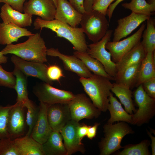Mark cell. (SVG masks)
Listing matches in <instances>:
<instances>
[{"mask_svg":"<svg viewBox=\"0 0 155 155\" xmlns=\"http://www.w3.org/2000/svg\"><path fill=\"white\" fill-rule=\"evenodd\" d=\"M32 33L27 29L19 27L13 24L0 23V44L8 45L17 42L23 36H29Z\"/></svg>","mask_w":155,"mask_h":155,"instance_id":"cell-21","label":"cell"},{"mask_svg":"<svg viewBox=\"0 0 155 155\" xmlns=\"http://www.w3.org/2000/svg\"><path fill=\"white\" fill-rule=\"evenodd\" d=\"M33 25L34 29L36 30L44 28L51 30L56 34L57 36L64 38L69 41L75 51H87L88 45L85 34L81 28L72 27L56 19L46 21L40 17L35 19Z\"/></svg>","mask_w":155,"mask_h":155,"instance_id":"cell-2","label":"cell"},{"mask_svg":"<svg viewBox=\"0 0 155 155\" xmlns=\"http://www.w3.org/2000/svg\"><path fill=\"white\" fill-rule=\"evenodd\" d=\"M150 142L145 140L135 144H128L123 147L121 151L116 153L117 155H150L148 147Z\"/></svg>","mask_w":155,"mask_h":155,"instance_id":"cell-33","label":"cell"},{"mask_svg":"<svg viewBox=\"0 0 155 155\" xmlns=\"http://www.w3.org/2000/svg\"><path fill=\"white\" fill-rule=\"evenodd\" d=\"M16 79L13 72L5 70L0 65V86L14 89Z\"/></svg>","mask_w":155,"mask_h":155,"instance_id":"cell-37","label":"cell"},{"mask_svg":"<svg viewBox=\"0 0 155 155\" xmlns=\"http://www.w3.org/2000/svg\"><path fill=\"white\" fill-rule=\"evenodd\" d=\"M150 16L131 12L129 15L119 19L118 25L113 33V41H119L125 37Z\"/></svg>","mask_w":155,"mask_h":155,"instance_id":"cell-14","label":"cell"},{"mask_svg":"<svg viewBox=\"0 0 155 155\" xmlns=\"http://www.w3.org/2000/svg\"><path fill=\"white\" fill-rule=\"evenodd\" d=\"M113 32L112 30H108L100 40L88 45L87 52L100 62L107 73L115 79L117 73L116 65L112 61L110 53L105 48L106 43L110 41Z\"/></svg>","mask_w":155,"mask_h":155,"instance_id":"cell-8","label":"cell"},{"mask_svg":"<svg viewBox=\"0 0 155 155\" xmlns=\"http://www.w3.org/2000/svg\"><path fill=\"white\" fill-rule=\"evenodd\" d=\"M59 132L53 131L42 144L45 155H66L67 151Z\"/></svg>","mask_w":155,"mask_h":155,"instance_id":"cell-25","label":"cell"},{"mask_svg":"<svg viewBox=\"0 0 155 155\" xmlns=\"http://www.w3.org/2000/svg\"><path fill=\"white\" fill-rule=\"evenodd\" d=\"M116 0H94L92 9L106 15L107 10L111 3Z\"/></svg>","mask_w":155,"mask_h":155,"instance_id":"cell-39","label":"cell"},{"mask_svg":"<svg viewBox=\"0 0 155 155\" xmlns=\"http://www.w3.org/2000/svg\"><path fill=\"white\" fill-rule=\"evenodd\" d=\"M13 141L19 155H45L42 144L31 136L26 135Z\"/></svg>","mask_w":155,"mask_h":155,"instance_id":"cell-23","label":"cell"},{"mask_svg":"<svg viewBox=\"0 0 155 155\" xmlns=\"http://www.w3.org/2000/svg\"><path fill=\"white\" fill-rule=\"evenodd\" d=\"M28 0H0V3H3L11 7L14 9L22 12L23 11L25 2Z\"/></svg>","mask_w":155,"mask_h":155,"instance_id":"cell-41","label":"cell"},{"mask_svg":"<svg viewBox=\"0 0 155 155\" xmlns=\"http://www.w3.org/2000/svg\"><path fill=\"white\" fill-rule=\"evenodd\" d=\"M53 1L54 2V3L56 7H57V0H53Z\"/></svg>","mask_w":155,"mask_h":155,"instance_id":"cell-49","label":"cell"},{"mask_svg":"<svg viewBox=\"0 0 155 155\" xmlns=\"http://www.w3.org/2000/svg\"><path fill=\"white\" fill-rule=\"evenodd\" d=\"M47 56L58 57L62 62L64 69L77 75L80 78H88L93 74L79 59L74 55H67L60 52L58 49H47Z\"/></svg>","mask_w":155,"mask_h":155,"instance_id":"cell-12","label":"cell"},{"mask_svg":"<svg viewBox=\"0 0 155 155\" xmlns=\"http://www.w3.org/2000/svg\"><path fill=\"white\" fill-rule=\"evenodd\" d=\"M126 122L121 121L113 124L107 123L103 126L104 137L99 143L100 155H109L123 148L121 143L127 135L134 131Z\"/></svg>","mask_w":155,"mask_h":155,"instance_id":"cell-4","label":"cell"},{"mask_svg":"<svg viewBox=\"0 0 155 155\" xmlns=\"http://www.w3.org/2000/svg\"><path fill=\"white\" fill-rule=\"evenodd\" d=\"M155 77V51L147 53L141 61L135 86L137 87L145 81Z\"/></svg>","mask_w":155,"mask_h":155,"instance_id":"cell-27","label":"cell"},{"mask_svg":"<svg viewBox=\"0 0 155 155\" xmlns=\"http://www.w3.org/2000/svg\"><path fill=\"white\" fill-rule=\"evenodd\" d=\"M47 49L44 40L37 33L23 42L6 45L1 51L4 55L12 54L27 61L45 63Z\"/></svg>","mask_w":155,"mask_h":155,"instance_id":"cell-1","label":"cell"},{"mask_svg":"<svg viewBox=\"0 0 155 155\" xmlns=\"http://www.w3.org/2000/svg\"><path fill=\"white\" fill-rule=\"evenodd\" d=\"M49 105L40 102L38 118L30 135L33 138L42 144L46 142L53 131L49 124L47 115Z\"/></svg>","mask_w":155,"mask_h":155,"instance_id":"cell-18","label":"cell"},{"mask_svg":"<svg viewBox=\"0 0 155 155\" xmlns=\"http://www.w3.org/2000/svg\"><path fill=\"white\" fill-rule=\"evenodd\" d=\"M73 54L82 61L86 68L93 74L104 77L110 80H114L113 78L107 73L100 62L91 57L87 52L75 51Z\"/></svg>","mask_w":155,"mask_h":155,"instance_id":"cell-26","label":"cell"},{"mask_svg":"<svg viewBox=\"0 0 155 155\" xmlns=\"http://www.w3.org/2000/svg\"><path fill=\"white\" fill-rule=\"evenodd\" d=\"M108 99L107 110L109 111L110 117L107 123L113 124L116 121H123L131 124L132 115L129 114L123 109L121 103L111 92Z\"/></svg>","mask_w":155,"mask_h":155,"instance_id":"cell-24","label":"cell"},{"mask_svg":"<svg viewBox=\"0 0 155 155\" xmlns=\"http://www.w3.org/2000/svg\"><path fill=\"white\" fill-rule=\"evenodd\" d=\"M141 62L131 65L125 69L115 78L116 83L130 88L135 84Z\"/></svg>","mask_w":155,"mask_h":155,"instance_id":"cell-31","label":"cell"},{"mask_svg":"<svg viewBox=\"0 0 155 155\" xmlns=\"http://www.w3.org/2000/svg\"><path fill=\"white\" fill-rule=\"evenodd\" d=\"M0 155H19L13 140L10 138L0 139Z\"/></svg>","mask_w":155,"mask_h":155,"instance_id":"cell-36","label":"cell"},{"mask_svg":"<svg viewBox=\"0 0 155 155\" xmlns=\"http://www.w3.org/2000/svg\"><path fill=\"white\" fill-rule=\"evenodd\" d=\"M100 123H96L93 126H89L86 136L90 139L92 140L96 136L97 129Z\"/></svg>","mask_w":155,"mask_h":155,"instance_id":"cell-44","label":"cell"},{"mask_svg":"<svg viewBox=\"0 0 155 155\" xmlns=\"http://www.w3.org/2000/svg\"><path fill=\"white\" fill-rule=\"evenodd\" d=\"M0 17L3 23L13 24L23 28L30 26L32 23V15L21 12L4 4L1 7Z\"/></svg>","mask_w":155,"mask_h":155,"instance_id":"cell-20","label":"cell"},{"mask_svg":"<svg viewBox=\"0 0 155 155\" xmlns=\"http://www.w3.org/2000/svg\"><path fill=\"white\" fill-rule=\"evenodd\" d=\"M13 105H0V139L10 138L7 129L8 119L9 111Z\"/></svg>","mask_w":155,"mask_h":155,"instance_id":"cell-35","label":"cell"},{"mask_svg":"<svg viewBox=\"0 0 155 155\" xmlns=\"http://www.w3.org/2000/svg\"><path fill=\"white\" fill-rule=\"evenodd\" d=\"M68 104L71 120L77 122L84 119L96 118L101 112L90 99L83 93L75 94L74 98Z\"/></svg>","mask_w":155,"mask_h":155,"instance_id":"cell-9","label":"cell"},{"mask_svg":"<svg viewBox=\"0 0 155 155\" xmlns=\"http://www.w3.org/2000/svg\"><path fill=\"white\" fill-rule=\"evenodd\" d=\"M89 126L85 123H80L78 126L76 130L78 137L80 141H82V139L86 136Z\"/></svg>","mask_w":155,"mask_h":155,"instance_id":"cell-42","label":"cell"},{"mask_svg":"<svg viewBox=\"0 0 155 155\" xmlns=\"http://www.w3.org/2000/svg\"><path fill=\"white\" fill-rule=\"evenodd\" d=\"M146 24L144 22L140 28L131 36L121 40L108 42L105 46L111 54L112 61L115 63L119 62L129 51L140 41Z\"/></svg>","mask_w":155,"mask_h":155,"instance_id":"cell-10","label":"cell"},{"mask_svg":"<svg viewBox=\"0 0 155 155\" xmlns=\"http://www.w3.org/2000/svg\"><path fill=\"white\" fill-rule=\"evenodd\" d=\"M11 61L27 77H34L50 85L53 84V82L47 76L48 66L44 63L27 61L13 55L11 57Z\"/></svg>","mask_w":155,"mask_h":155,"instance_id":"cell-11","label":"cell"},{"mask_svg":"<svg viewBox=\"0 0 155 155\" xmlns=\"http://www.w3.org/2000/svg\"><path fill=\"white\" fill-rule=\"evenodd\" d=\"M49 124L53 131L60 132L71 120L68 103L49 105L47 111Z\"/></svg>","mask_w":155,"mask_h":155,"instance_id":"cell-13","label":"cell"},{"mask_svg":"<svg viewBox=\"0 0 155 155\" xmlns=\"http://www.w3.org/2000/svg\"><path fill=\"white\" fill-rule=\"evenodd\" d=\"M13 72L16 79L14 89L17 94L16 102L25 108V106L31 101L28 97L27 77L15 66Z\"/></svg>","mask_w":155,"mask_h":155,"instance_id":"cell-28","label":"cell"},{"mask_svg":"<svg viewBox=\"0 0 155 155\" xmlns=\"http://www.w3.org/2000/svg\"><path fill=\"white\" fill-rule=\"evenodd\" d=\"M73 7L80 13L82 14L85 12L84 8V0H69Z\"/></svg>","mask_w":155,"mask_h":155,"instance_id":"cell-43","label":"cell"},{"mask_svg":"<svg viewBox=\"0 0 155 155\" xmlns=\"http://www.w3.org/2000/svg\"><path fill=\"white\" fill-rule=\"evenodd\" d=\"M135 101L138 108L132 115L131 124L139 126L148 123L155 114V99L149 96L142 84L134 93Z\"/></svg>","mask_w":155,"mask_h":155,"instance_id":"cell-6","label":"cell"},{"mask_svg":"<svg viewBox=\"0 0 155 155\" xmlns=\"http://www.w3.org/2000/svg\"><path fill=\"white\" fill-rule=\"evenodd\" d=\"M112 91L119 99L121 103L124 106L125 111L129 114L132 115L136 110L132 99V92L130 88L116 82L113 84Z\"/></svg>","mask_w":155,"mask_h":155,"instance_id":"cell-29","label":"cell"},{"mask_svg":"<svg viewBox=\"0 0 155 155\" xmlns=\"http://www.w3.org/2000/svg\"><path fill=\"white\" fill-rule=\"evenodd\" d=\"M32 92L40 102L49 105L69 103L75 96L71 92L55 88L43 82L34 86Z\"/></svg>","mask_w":155,"mask_h":155,"instance_id":"cell-7","label":"cell"},{"mask_svg":"<svg viewBox=\"0 0 155 155\" xmlns=\"http://www.w3.org/2000/svg\"><path fill=\"white\" fill-rule=\"evenodd\" d=\"M22 105L16 102L9 114L7 129L9 138L12 140L22 137L24 133L25 121Z\"/></svg>","mask_w":155,"mask_h":155,"instance_id":"cell-17","label":"cell"},{"mask_svg":"<svg viewBox=\"0 0 155 155\" xmlns=\"http://www.w3.org/2000/svg\"><path fill=\"white\" fill-rule=\"evenodd\" d=\"M146 21L147 27L143 32L141 42L147 53L155 51V24L153 18L150 17Z\"/></svg>","mask_w":155,"mask_h":155,"instance_id":"cell-32","label":"cell"},{"mask_svg":"<svg viewBox=\"0 0 155 155\" xmlns=\"http://www.w3.org/2000/svg\"><path fill=\"white\" fill-rule=\"evenodd\" d=\"M143 88L149 96L155 99V77L151 78L142 84Z\"/></svg>","mask_w":155,"mask_h":155,"instance_id":"cell-40","label":"cell"},{"mask_svg":"<svg viewBox=\"0 0 155 155\" xmlns=\"http://www.w3.org/2000/svg\"><path fill=\"white\" fill-rule=\"evenodd\" d=\"M46 74L49 79L52 81H59L60 79L64 77L63 71L61 68L56 65L48 66Z\"/></svg>","mask_w":155,"mask_h":155,"instance_id":"cell-38","label":"cell"},{"mask_svg":"<svg viewBox=\"0 0 155 155\" xmlns=\"http://www.w3.org/2000/svg\"><path fill=\"white\" fill-rule=\"evenodd\" d=\"M79 124V122L71 120L59 132L64 140L66 155H71L78 152L84 154L85 152L84 146L77 134V128Z\"/></svg>","mask_w":155,"mask_h":155,"instance_id":"cell-15","label":"cell"},{"mask_svg":"<svg viewBox=\"0 0 155 155\" xmlns=\"http://www.w3.org/2000/svg\"><path fill=\"white\" fill-rule=\"evenodd\" d=\"M146 54L140 41L116 63L117 73L115 78L119 75L127 67L141 62Z\"/></svg>","mask_w":155,"mask_h":155,"instance_id":"cell-22","label":"cell"},{"mask_svg":"<svg viewBox=\"0 0 155 155\" xmlns=\"http://www.w3.org/2000/svg\"><path fill=\"white\" fill-rule=\"evenodd\" d=\"M147 133L150 137L151 141V144H150L151 148L152 154L155 155V137L152 135L151 133L147 130Z\"/></svg>","mask_w":155,"mask_h":155,"instance_id":"cell-47","label":"cell"},{"mask_svg":"<svg viewBox=\"0 0 155 155\" xmlns=\"http://www.w3.org/2000/svg\"><path fill=\"white\" fill-rule=\"evenodd\" d=\"M25 107L27 109L26 122L28 127V130L26 135L30 136L38 118L39 107L36 106L31 101L25 106Z\"/></svg>","mask_w":155,"mask_h":155,"instance_id":"cell-34","label":"cell"},{"mask_svg":"<svg viewBox=\"0 0 155 155\" xmlns=\"http://www.w3.org/2000/svg\"><path fill=\"white\" fill-rule=\"evenodd\" d=\"M149 1L147 3L145 0H131L130 2L124 3L122 5L135 13L151 16L155 13V0Z\"/></svg>","mask_w":155,"mask_h":155,"instance_id":"cell-30","label":"cell"},{"mask_svg":"<svg viewBox=\"0 0 155 155\" xmlns=\"http://www.w3.org/2000/svg\"><path fill=\"white\" fill-rule=\"evenodd\" d=\"M56 7L53 0H29L24 5V13L50 21L55 18Z\"/></svg>","mask_w":155,"mask_h":155,"instance_id":"cell-16","label":"cell"},{"mask_svg":"<svg viewBox=\"0 0 155 155\" xmlns=\"http://www.w3.org/2000/svg\"><path fill=\"white\" fill-rule=\"evenodd\" d=\"M82 14L77 11L67 0H57L55 19L76 28L80 22Z\"/></svg>","mask_w":155,"mask_h":155,"instance_id":"cell-19","label":"cell"},{"mask_svg":"<svg viewBox=\"0 0 155 155\" xmlns=\"http://www.w3.org/2000/svg\"><path fill=\"white\" fill-rule=\"evenodd\" d=\"M79 81L94 105L101 112L106 111L113 85L110 80L93 74L89 78H80Z\"/></svg>","mask_w":155,"mask_h":155,"instance_id":"cell-3","label":"cell"},{"mask_svg":"<svg viewBox=\"0 0 155 155\" xmlns=\"http://www.w3.org/2000/svg\"><path fill=\"white\" fill-rule=\"evenodd\" d=\"M124 0H116L115 2L111 4L109 6L107 11L106 15L109 20L111 18L115 9L117 5L121 2Z\"/></svg>","mask_w":155,"mask_h":155,"instance_id":"cell-45","label":"cell"},{"mask_svg":"<svg viewBox=\"0 0 155 155\" xmlns=\"http://www.w3.org/2000/svg\"><path fill=\"white\" fill-rule=\"evenodd\" d=\"M93 0H84V5L85 12H88L92 10Z\"/></svg>","mask_w":155,"mask_h":155,"instance_id":"cell-46","label":"cell"},{"mask_svg":"<svg viewBox=\"0 0 155 155\" xmlns=\"http://www.w3.org/2000/svg\"><path fill=\"white\" fill-rule=\"evenodd\" d=\"M80 24L84 34L93 43L99 41L105 36L109 26L106 15L93 9L82 14Z\"/></svg>","mask_w":155,"mask_h":155,"instance_id":"cell-5","label":"cell"},{"mask_svg":"<svg viewBox=\"0 0 155 155\" xmlns=\"http://www.w3.org/2000/svg\"><path fill=\"white\" fill-rule=\"evenodd\" d=\"M7 61V58L3 54L1 51H0V64H5Z\"/></svg>","mask_w":155,"mask_h":155,"instance_id":"cell-48","label":"cell"}]
</instances>
